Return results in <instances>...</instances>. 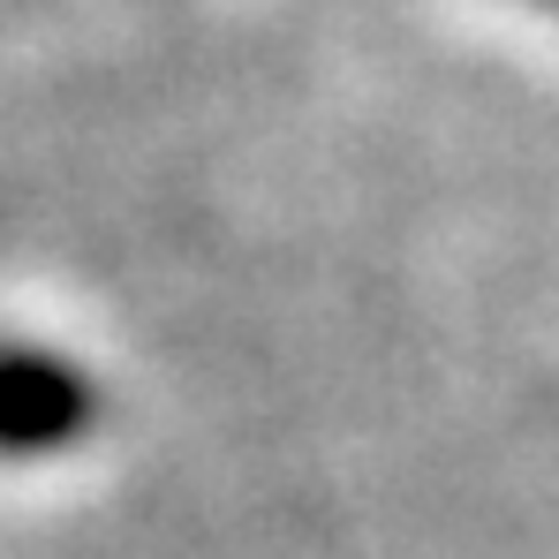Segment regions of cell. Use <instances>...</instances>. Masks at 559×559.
<instances>
[{"mask_svg":"<svg viewBox=\"0 0 559 559\" xmlns=\"http://www.w3.org/2000/svg\"><path fill=\"white\" fill-rule=\"evenodd\" d=\"M98 424V378L46 348V341H0V462H53L84 447Z\"/></svg>","mask_w":559,"mask_h":559,"instance_id":"obj_1","label":"cell"},{"mask_svg":"<svg viewBox=\"0 0 559 559\" xmlns=\"http://www.w3.org/2000/svg\"><path fill=\"white\" fill-rule=\"evenodd\" d=\"M537 8H552V15H559V0H537Z\"/></svg>","mask_w":559,"mask_h":559,"instance_id":"obj_2","label":"cell"}]
</instances>
